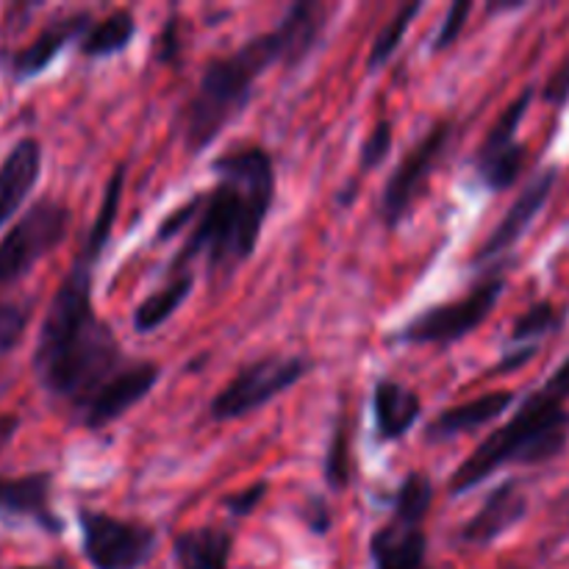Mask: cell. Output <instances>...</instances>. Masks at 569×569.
<instances>
[{
  "label": "cell",
  "instance_id": "obj_1",
  "mask_svg": "<svg viewBox=\"0 0 569 569\" xmlns=\"http://www.w3.org/2000/svg\"><path fill=\"white\" fill-rule=\"evenodd\" d=\"M122 167L111 176L103 203L87 233L81 253L50 298L39 326L33 372L37 383L56 400H64L76 417L94 400V395L128 365L114 331L98 315L92 300V272L114 228L122 194Z\"/></svg>",
  "mask_w": 569,
  "mask_h": 569
},
{
  "label": "cell",
  "instance_id": "obj_2",
  "mask_svg": "<svg viewBox=\"0 0 569 569\" xmlns=\"http://www.w3.org/2000/svg\"><path fill=\"white\" fill-rule=\"evenodd\" d=\"M217 176L209 192L198 194L170 214L159 239L189 228L176 270H189L187 261L203 256L209 272H228L248 261L259 244L261 228L276 200V164L264 148H233L214 159Z\"/></svg>",
  "mask_w": 569,
  "mask_h": 569
},
{
  "label": "cell",
  "instance_id": "obj_3",
  "mask_svg": "<svg viewBox=\"0 0 569 569\" xmlns=\"http://www.w3.org/2000/svg\"><path fill=\"white\" fill-rule=\"evenodd\" d=\"M328 9L300 0L272 31L248 39L239 50L214 59L183 106L181 131L189 153L209 148L228 122L237 120L253 98V87L272 64L295 67L315 50L326 31Z\"/></svg>",
  "mask_w": 569,
  "mask_h": 569
},
{
  "label": "cell",
  "instance_id": "obj_4",
  "mask_svg": "<svg viewBox=\"0 0 569 569\" xmlns=\"http://www.w3.org/2000/svg\"><path fill=\"white\" fill-rule=\"evenodd\" d=\"M565 403L567 400L550 392L548 387L528 395L517 415L498 431L489 433L461 461L459 470L450 478V495L459 498V495L472 492L506 465L537 467L559 459L569 442V409Z\"/></svg>",
  "mask_w": 569,
  "mask_h": 569
},
{
  "label": "cell",
  "instance_id": "obj_5",
  "mask_svg": "<svg viewBox=\"0 0 569 569\" xmlns=\"http://www.w3.org/2000/svg\"><path fill=\"white\" fill-rule=\"evenodd\" d=\"M433 503V483L426 472H409L400 481L389 520L372 533L370 556L376 569H431L428 567L426 520Z\"/></svg>",
  "mask_w": 569,
  "mask_h": 569
},
{
  "label": "cell",
  "instance_id": "obj_6",
  "mask_svg": "<svg viewBox=\"0 0 569 569\" xmlns=\"http://www.w3.org/2000/svg\"><path fill=\"white\" fill-rule=\"evenodd\" d=\"M70 206L64 200L42 198L20 214V220L0 239V287L20 281L31 267L53 253L70 233Z\"/></svg>",
  "mask_w": 569,
  "mask_h": 569
},
{
  "label": "cell",
  "instance_id": "obj_7",
  "mask_svg": "<svg viewBox=\"0 0 569 569\" xmlns=\"http://www.w3.org/2000/svg\"><path fill=\"white\" fill-rule=\"evenodd\" d=\"M306 372L309 361L300 356H264L239 367L237 376L211 400V420L228 422L253 415L256 409L303 381Z\"/></svg>",
  "mask_w": 569,
  "mask_h": 569
},
{
  "label": "cell",
  "instance_id": "obj_8",
  "mask_svg": "<svg viewBox=\"0 0 569 569\" xmlns=\"http://www.w3.org/2000/svg\"><path fill=\"white\" fill-rule=\"evenodd\" d=\"M506 281L503 276H489L478 283L476 289L459 300L450 303L431 306L415 320L406 322L398 333L395 342L400 345H453L459 339L470 337L478 326H483L489 315L498 306L500 295H503Z\"/></svg>",
  "mask_w": 569,
  "mask_h": 569
},
{
  "label": "cell",
  "instance_id": "obj_9",
  "mask_svg": "<svg viewBox=\"0 0 569 569\" xmlns=\"http://www.w3.org/2000/svg\"><path fill=\"white\" fill-rule=\"evenodd\" d=\"M81 550L94 569H142L153 559L156 528L137 520L106 515L98 509H78Z\"/></svg>",
  "mask_w": 569,
  "mask_h": 569
},
{
  "label": "cell",
  "instance_id": "obj_10",
  "mask_svg": "<svg viewBox=\"0 0 569 569\" xmlns=\"http://www.w3.org/2000/svg\"><path fill=\"white\" fill-rule=\"evenodd\" d=\"M450 133H453L450 120H439L437 126H433L431 131L403 156V161L395 167L387 187H383L381 198V214L389 228H398L400 222H403V217L415 209L417 198L426 192L433 170L442 164L445 150H448L450 144Z\"/></svg>",
  "mask_w": 569,
  "mask_h": 569
},
{
  "label": "cell",
  "instance_id": "obj_11",
  "mask_svg": "<svg viewBox=\"0 0 569 569\" xmlns=\"http://www.w3.org/2000/svg\"><path fill=\"white\" fill-rule=\"evenodd\" d=\"M531 100L533 89H522L520 98H515L506 106V111L489 128L487 139L478 148L476 176L492 192H506L509 187H515L522 167H526V144L517 139V131H520L522 120H526Z\"/></svg>",
  "mask_w": 569,
  "mask_h": 569
},
{
  "label": "cell",
  "instance_id": "obj_12",
  "mask_svg": "<svg viewBox=\"0 0 569 569\" xmlns=\"http://www.w3.org/2000/svg\"><path fill=\"white\" fill-rule=\"evenodd\" d=\"M161 367L156 361H128L98 395L92 403L81 411L78 422L89 431H100V428L111 426L120 420L128 409L139 403L150 389L159 383Z\"/></svg>",
  "mask_w": 569,
  "mask_h": 569
},
{
  "label": "cell",
  "instance_id": "obj_13",
  "mask_svg": "<svg viewBox=\"0 0 569 569\" xmlns=\"http://www.w3.org/2000/svg\"><path fill=\"white\" fill-rule=\"evenodd\" d=\"M556 183H559V167H548V170H542L539 176H533L531 183L520 192V198L509 206L503 220H500L498 226H495V231L483 239V244L476 250V259L472 261H476V264H483V261L498 259L506 250L515 248V244L526 237L528 228L533 226L539 211L548 206Z\"/></svg>",
  "mask_w": 569,
  "mask_h": 569
},
{
  "label": "cell",
  "instance_id": "obj_14",
  "mask_svg": "<svg viewBox=\"0 0 569 569\" xmlns=\"http://www.w3.org/2000/svg\"><path fill=\"white\" fill-rule=\"evenodd\" d=\"M50 495H53V476L50 472L0 476V517L33 522L42 531L59 533L61 520L53 511Z\"/></svg>",
  "mask_w": 569,
  "mask_h": 569
},
{
  "label": "cell",
  "instance_id": "obj_15",
  "mask_svg": "<svg viewBox=\"0 0 569 569\" xmlns=\"http://www.w3.org/2000/svg\"><path fill=\"white\" fill-rule=\"evenodd\" d=\"M528 515V495L522 492V487L517 481H503L487 495V500L481 503V509L465 522L461 528V542L467 545H492L498 542L503 533H509L511 528L520 526Z\"/></svg>",
  "mask_w": 569,
  "mask_h": 569
},
{
  "label": "cell",
  "instance_id": "obj_16",
  "mask_svg": "<svg viewBox=\"0 0 569 569\" xmlns=\"http://www.w3.org/2000/svg\"><path fill=\"white\" fill-rule=\"evenodd\" d=\"M89 26H92V17H89L87 11H72V14H61L56 17V20H50L48 26L31 39V44H26V48L17 50V53L11 56V76H14L17 81L37 78L39 72H44L53 64V59L67 48V44L81 39Z\"/></svg>",
  "mask_w": 569,
  "mask_h": 569
},
{
  "label": "cell",
  "instance_id": "obj_17",
  "mask_svg": "<svg viewBox=\"0 0 569 569\" xmlns=\"http://www.w3.org/2000/svg\"><path fill=\"white\" fill-rule=\"evenodd\" d=\"M42 172V144L22 137L0 161V228L20 211Z\"/></svg>",
  "mask_w": 569,
  "mask_h": 569
},
{
  "label": "cell",
  "instance_id": "obj_18",
  "mask_svg": "<svg viewBox=\"0 0 569 569\" xmlns=\"http://www.w3.org/2000/svg\"><path fill=\"white\" fill-rule=\"evenodd\" d=\"M372 417L378 442H398L422 417V400L415 389L395 378H378L372 387Z\"/></svg>",
  "mask_w": 569,
  "mask_h": 569
},
{
  "label": "cell",
  "instance_id": "obj_19",
  "mask_svg": "<svg viewBox=\"0 0 569 569\" xmlns=\"http://www.w3.org/2000/svg\"><path fill=\"white\" fill-rule=\"evenodd\" d=\"M515 400V392L500 389V392H489L476 400H467V403L450 406L448 411H442V415L433 417V420L428 422L426 439L428 442H448V439L461 437V433L478 431V428L489 426V422H495L498 417H503Z\"/></svg>",
  "mask_w": 569,
  "mask_h": 569
},
{
  "label": "cell",
  "instance_id": "obj_20",
  "mask_svg": "<svg viewBox=\"0 0 569 569\" xmlns=\"http://www.w3.org/2000/svg\"><path fill=\"white\" fill-rule=\"evenodd\" d=\"M231 553L233 533L214 526L189 528L172 542V559L178 569H228Z\"/></svg>",
  "mask_w": 569,
  "mask_h": 569
},
{
  "label": "cell",
  "instance_id": "obj_21",
  "mask_svg": "<svg viewBox=\"0 0 569 569\" xmlns=\"http://www.w3.org/2000/svg\"><path fill=\"white\" fill-rule=\"evenodd\" d=\"M192 270H172V276L167 278L164 287H161L159 292L148 295V298L137 306V311H133V328H137V333H153L156 328L164 326V322L187 303V298L192 295Z\"/></svg>",
  "mask_w": 569,
  "mask_h": 569
},
{
  "label": "cell",
  "instance_id": "obj_22",
  "mask_svg": "<svg viewBox=\"0 0 569 569\" xmlns=\"http://www.w3.org/2000/svg\"><path fill=\"white\" fill-rule=\"evenodd\" d=\"M137 37V17L133 11L120 9L111 11L106 20L92 22L81 37V53L87 59H109V56L122 53Z\"/></svg>",
  "mask_w": 569,
  "mask_h": 569
},
{
  "label": "cell",
  "instance_id": "obj_23",
  "mask_svg": "<svg viewBox=\"0 0 569 569\" xmlns=\"http://www.w3.org/2000/svg\"><path fill=\"white\" fill-rule=\"evenodd\" d=\"M420 11H422V3H406L403 9H398V14L389 20V26L383 28V31L376 37V42H372L370 59H367V67H370V70H381V67L398 53L400 42L406 39L411 22H415V17L420 14Z\"/></svg>",
  "mask_w": 569,
  "mask_h": 569
},
{
  "label": "cell",
  "instance_id": "obj_24",
  "mask_svg": "<svg viewBox=\"0 0 569 569\" xmlns=\"http://www.w3.org/2000/svg\"><path fill=\"white\" fill-rule=\"evenodd\" d=\"M353 439H350L348 422L339 420V426L333 428L331 445H328L326 456V481L333 492H342L350 481H353Z\"/></svg>",
  "mask_w": 569,
  "mask_h": 569
},
{
  "label": "cell",
  "instance_id": "obj_25",
  "mask_svg": "<svg viewBox=\"0 0 569 569\" xmlns=\"http://www.w3.org/2000/svg\"><path fill=\"white\" fill-rule=\"evenodd\" d=\"M561 322H565L561 311L556 309L553 303L545 300V303L531 306L526 315L517 317L515 328H511V342L520 345V342H528V339L548 337V333H553L556 328H561Z\"/></svg>",
  "mask_w": 569,
  "mask_h": 569
},
{
  "label": "cell",
  "instance_id": "obj_26",
  "mask_svg": "<svg viewBox=\"0 0 569 569\" xmlns=\"http://www.w3.org/2000/svg\"><path fill=\"white\" fill-rule=\"evenodd\" d=\"M31 309L26 303H0V361L20 345Z\"/></svg>",
  "mask_w": 569,
  "mask_h": 569
},
{
  "label": "cell",
  "instance_id": "obj_27",
  "mask_svg": "<svg viewBox=\"0 0 569 569\" xmlns=\"http://www.w3.org/2000/svg\"><path fill=\"white\" fill-rule=\"evenodd\" d=\"M389 150H392V120L381 117L361 144V170H372V167L381 164Z\"/></svg>",
  "mask_w": 569,
  "mask_h": 569
},
{
  "label": "cell",
  "instance_id": "obj_28",
  "mask_svg": "<svg viewBox=\"0 0 569 569\" xmlns=\"http://www.w3.org/2000/svg\"><path fill=\"white\" fill-rule=\"evenodd\" d=\"M470 11H472V3H467V0H456V3L450 6V11H448V17H445L442 28H439L437 39H433V50L450 48V44L461 37Z\"/></svg>",
  "mask_w": 569,
  "mask_h": 569
},
{
  "label": "cell",
  "instance_id": "obj_29",
  "mask_svg": "<svg viewBox=\"0 0 569 569\" xmlns=\"http://www.w3.org/2000/svg\"><path fill=\"white\" fill-rule=\"evenodd\" d=\"M264 498H267V483H253V487L239 489V492L222 498V506H226L233 517H248L253 515L256 506H259Z\"/></svg>",
  "mask_w": 569,
  "mask_h": 569
},
{
  "label": "cell",
  "instance_id": "obj_30",
  "mask_svg": "<svg viewBox=\"0 0 569 569\" xmlns=\"http://www.w3.org/2000/svg\"><path fill=\"white\" fill-rule=\"evenodd\" d=\"M542 98L548 100L550 106L567 103L569 100V59L553 72V76L548 78V83H545V89H542Z\"/></svg>",
  "mask_w": 569,
  "mask_h": 569
},
{
  "label": "cell",
  "instance_id": "obj_31",
  "mask_svg": "<svg viewBox=\"0 0 569 569\" xmlns=\"http://www.w3.org/2000/svg\"><path fill=\"white\" fill-rule=\"evenodd\" d=\"M306 526H309L317 537L328 533V528H331V517H328V509L322 500H311L309 503V509H306Z\"/></svg>",
  "mask_w": 569,
  "mask_h": 569
},
{
  "label": "cell",
  "instance_id": "obj_32",
  "mask_svg": "<svg viewBox=\"0 0 569 569\" xmlns=\"http://www.w3.org/2000/svg\"><path fill=\"white\" fill-rule=\"evenodd\" d=\"M545 387H548L553 395H559L561 400H569V359H565L559 367H556V372L545 381Z\"/></svg>",
  "mask_w": 569,
  "mask_h": 569
},
{
  "label": "cell",
  "instance_id": "obj_33",
  "mask_svg": "<svg viewBox=\"0 0 569 569\" xmlns=\"http://www.w3.org/2000/svg\"><path fill=\"white\" fill-rule=\"evenodd\" d=\"M533 353H537V345H528V348H522V350H517V353L506 356V359L500 361L498 367H495V372H515V370H520L522 365H528V361L533 359Z\"/></svg>",
  "mask_w": 569,
  "mask_h": 569
},
{
  "label": "cell",
  "instance_id": "obj_34",
  "mask_svg": "<svg viewBox=\"0 0 569 569\" xmlns=\"http://www.w3.org/2000/svg\"><path fill=\"white\" fill-rule=\"evenodd\" d=\"M17 569H50V567H17Z\"/></svg>",
  "mask_w": 569,
  "mask_h": 569
},
{
  "label": "cell",
  "instance_id": "obj_35",
  "mask_svg": "<svg viewBox=\"0 0 569 569\" xmlns=\"http://www.w3.org/2000/svg\"><path fill=\"white\" fill-rule=\"evenodd\" d=\"M509 569H520V567H509Z\"/></svg>",
  "mask_w": 569,
  "mask_h": 569
}]
</instances>
